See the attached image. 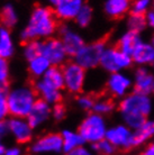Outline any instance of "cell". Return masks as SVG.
I'll use <instances>...</instances> for the list:
<instances>
[{"label":"cell","mask_w":154,"mask_h":155,"mask_svg":"<svg viewBox=\"0 0 154 155\" xmlns=\"http://www.w3.org/2000/svg\"><path fill=\"white\" fill-rule=\"evenodd\" d=\"M58 29V21L54 10L45 6H37L31 12L26 27L20 33L24 43L29 41H45Z\"/></svg>","instance_id":"obj_1"},{"label":"cell","mask_w":154,"mask_h":155,"mask_svg":"<svg viewBox=\"0 0 154 155\" xmlns=\"http://www.w3.org/2000/svg\"><path fill=\"white\" fill-rule=\"evenodd\" d=\"M37 94L34 88L28 85H19L12 88L6 94L9 111L12 117L27 118L37 101Z\"/></svg>","instance_id":"obj_2"},{"label":"cell","mask_w":154,"mask_h":155,"mask_svg":"<svg viewBox=\"0 0 154 155\" xmlns=\"http://www.w3.org/2000/svg\"><path fill=\"white\" fill-rule=\"evenodd\" d=\"M78 132L85 143L95 144L106 138L107 129L102 116L92 113L81 121Z\"/></svg>","instance_id":"obj_3"},{"label":"cell","mask_w":154,"mask_h":155,"mask_svg":"<svg viewBox=\"0 0 154 155\" xmlns=\"http://www.w3.org/2000/svg\"><path fill=\"white\" fill-rule=\"evenodd\" d=\"M109 36H105L95 43L85 45L81 51L74 56V62H77L83 69H93L100 64L101 56L106 50V44Z\"/></svg>","instance_id":"obj_4"},{"label":"cell","mask_w":154,"mask_h":155,"mask_svg":"<svg viewBox=\"0 0 154 155\" xmlns=\"http://www.w3.org/2000/svg\"><path fill=\"white\" fill-rule=\"evenodd\" d=\"M29 152L33 155H54L63 152L61 134L49 133L41 136L31 144Z\"/></svg>","instance_id":"obj_5"},{"label":"cell","mask_w":154,"mask_h":155,"mask_svg":"<svg viewBox=\"0 0 154 155\" xmlns=\"http://www.w3.org/2000/svg\"><path fill=\"white\" fill-rule=\"evenodd\" d=\"M64 77V89L70 93H80L85 81V69L77 62H68L62 68Z\"/></svg>","instance_id":"obj_6"},{"label":"cell","mask_w":154,"mask_h":155,"mask_svg":"<svg viewBox=\"0 0 154 155\" xmlns=\"http://www.w3.org/2000/svg\"><path fill=\"white\" fill-rule=\"evenodd\" d=\"M118 110L125 115H136V116L147 117L151 110V101L147 96L133 93L120 101Z\"/></svg>","instance_id":"obj_7"},{"label":"cell","mask_w":154,"mask_h":155,"mask_svg":"<svg viewBox=\"0 0 154 155\" xmlns=\"http://www.w3.org/2000/svg\"><path fill=\"white\" fill-rule=\"evenodd\" d=\"M131 64L132 60L129 55L120 52L114 46L105 50L100 60V65L106 71L112 72V73H117L118 70L123 68H127Z\"/></svg>","instance_id":"obj_8"},{"label":"cell","mask_w":154,"mask_h":155,"mask_svg":"<svg viewBox=\"0 0 154 155\" xmlns=\"http://www.w3.org/2000/svg\"><path fill=\"white\" fill-rule=\"evenodd\" d=\"M42 55H44L53 66L63 64L69 56L62 41L59 38H49L43 41Z\"/></svg>","instance_id":"obj_9"},{"label":"cell","mask_w":154,"mask_h":155,"mask_svg":"<svg viewBox=\"0 0 154 155\" xmlns=\"http://www.w3.org/2000/svg\"><path fill=\"white\" fill-rule=\"evenodd\" d=\"M8 126H9V134L14 137V140L17 143L26 144L31 142L33 138L34 128L28 123L27 118L12 117L8 120Z\"/></svg>","instance_id":"obj_10"},{"label":"cell","mask_w":154,"mask_h":155,"mask_svg":"<svg viewBox=\"0 0 154 155\" xmlns=\"http://www.w3.org/2000/svg\"><path fill=\"white\" fill-rule=\"evenodd\" d=\"M132 137L133 134H131L129 129L125 126L112 127L106 133V140H109L114 146L119 147L122 152L132 150Z\"/></svg>","instance_id":"obj_11"},{"label":"cell","mask_w":154,"mask_h":155,"mask_svg":"<svg viewBox=\"0 0 154 155\" xmlns=\"http://www.w3.org/2000/svg\"><path fill=\"white\" fill-rule=\"evenodd\" d=\"M60 35H61V41L64 45L66 53L69 56H75V55L81 51V48L85 46V44L83 39L77 31L71 29L68 26H62L60 28Z\"/></svg>","instance_id":"obj_12"},{"label":"cell","mask_w":154,"mask_h":155,"mask_svg":"<svg viewBox=\"0 0 154 155\" xmlns=\"http://www.w3.org/2000/svg\"><path fill=\"white\" fill-rule=\"evenodd\" d=\"M51 117H52V106L42 99H37L32 111L27 116V120L35 129L45 124Z\"/></svg>","instance_id":"obj_13"},{"label":"cell","mask_w":154,"mask_h":155,"mask_svg":"<svg viewBox=\"0 0 154 155\" xmlns=\"http://www.w3.org/2000/svg\"><path fill=\"white\" fill-rule=\"evenodd\" d=\"M34 90L36 94L39 97V99L46 101L51 106L60 104L62 99L61 90L56 89L55 87L47 83L43 78L36 80V82L34 83Z\"/></svg>","instance_id":"obj_14"},{"label":"cell","mask_w":154,"mask_h":155,"mask_svg":"<svg viewBox=\"0 0 154 155\" xmlns=\"http://www.w3.org/2000/svg\"><path fill=\"white\" fill-rule=\"evenodd\" d=\"M83 5L82 0H61L54 6V14L59 19L62 20L75 19Z\"/></svg>","instance_id":"obj_15"},{"label":"cell","mask_w":154,"mask_h":155,"mask_svg":"<svg viewBox=\"0 0 154 155\" xmlns=\"http://www.w3.org/2000/svg\"><path fill=\"white\" fill-rule=\"evenodd\" d=\"M135 0H107L105 4L106 15L114 20L122 19Z\"/></svg>","instance_id":"obj_16"},{"label":"cell","mask_w":154,"mask_h":155,"mask_svg":"<svg viewBox=\"0 0 154 155\" xmlns=\"http://www.w3.org/2000/svg\"><path fill=\"white\" fill-rule=\"evenodd\" d=\"M131 82L126 77H124L119 73H112L107 81L106 90H107L108 96L115 98L119 97L126 92Z\"/></svg>","instance_id":"obj_17"},{"label":"cell","mask_w":154,"mask_h":155,"mask_svg":"<svg viewBox=\"0 0 154 155\" xmlns=\"http://www.w3.org/2000/svg\"><path fill=\"white\" fill-rule=\"evenodd\" d=\"M136 82L134 84V92L147 96L153 90L154 77L146 69H139L135 73Z\"/></svg>","instance_id":"obj_18"},{"label":"cell","mask_w":154,"mask_h":155,"mask_svg":"<svg viewBox=\"0 0 154 155\" xmlns=\"http://www.w3.org/2000/svg\"><path fill=\"white\" fill-rule=\"evenodd\" d=\"M15 53V44L12 39L10 29L6 26H0V58H12Z\"/></svg>","instance_id":"obj_19"},{"label":"cell","mask_w":154,"mask_h":155,"mask_svg":"<svg viewBox=\"0 0 154 155\" xmlns=\"http://www.w3.org/2000/svg\"><path fill=\"white\" fill-rule=\"evenodd\" d=\"M139 44H141V39H139V33L129 31L116 43L114 47L125 54L131 55L134 53L135 48L139 46Z\"/></svg>","instance_id":"obj_20"},{"label":"cell","mask_w":154,"mask_h":155,"mask_svg":"<svg viewBox=\"0 0 154 155\" xmlns=\"http://www.w3.org/2000/svg\"><path fill=\"white\" fill-rule=\"evenodd\" d=\"M62 140H63V152L65 154H70L75 148L82 146L85 143V140L81 137L79 132H73L70 129H64L61 133Z\"/></svg>","instance_id":"obj_21"},{"label":"cell","mask_w":154,"mask_h":155,"mask_svg":"<svg viewBox=\"0 0 154 155\" xmlns=\"http://www.w3.org/2000/svg\"><path fill=\"white\" fill-rule=\"evenodd\" d=\"M52 64L44 55H37L35 58L28 60V71L33 77L41 79L45 75L47 71L50 70Z\"/></svg>","instance_id":"obj_22"},{"label":"cell","mask_w":154,"mask_h":155,"mask_svg":"<svg viewBox=\"0 0 154 155\" xmlns=\"http://www.w3.org/2000/svg\"><path fill=\"white\" fill-rule=\"evenodd\" d=\"M154 135V121H146L142 127L139 128L132 137V150L142 145L150 137Z\"/></svg>","instance_id":"obj_23"},{"label":"cell","mask_w":154,"mask_h":155,"mask_svg":"<svg viewBox=\"0 0 154 155\" xmlns=\"http://www.w3.org/2000/svg\"><path fill=\"white\" fill-rule=\"evenodd\" d=\"M132 55H133L134 62L139 63V64L154 62V46L141 43L139 46L135 48L134 53Z\"/></svg>","instance_id":"obj_24"},{"label":"cell","mask_w":154,"mask_h":155,"mask_svg":"<svg viewBox=\"0 0 154 155\" xmlns=\"http://www.w3.org/2000/svg\"><path fill=\"white\" fill-rule=\"evenodd\" d=\"M43 79L50 83L51 85L55 87L56 89L62 90L64 88V77H63V70L59 66H51Z\"/></svg>","instance_id":"obj_25"},{"label":"cell","mask_w":154,"mask_h":155,"mask_svg":"<svg viewBox=\"0 0 154 155\" xmlns=\"http://www.w3.org/2000/svg\"><path fill=\"white\" fill-rule=\"evenodd\" d=\"M0 20H1L2 26H6L8 28L14 27L17 24V21H18V14H17L15 7L12 4L5 5L4 7L1 8Z\"/></svg>","instance_id":"obj_26"},{"label":"cell","mask_w":154,"mask_h":155,"mask_svg":"<svg viewBox=\"0 0 154 155\" xmlns=\"http://www.w3.org/2000/svg\"><path fill=\"white\" fill-rule=\"evenodd\" d=\"M116 105L114 98L112 97H105L101 99H97L93 106V113L98 114V115H107V114L112 113L115 109Z\"/></svg>","instance_id":"obj_27"},{"label":"cell","mask_w":154,"mask_h":155,"mask_svg":"<svg viewBox=\"0 0 154 155\" xmlns=\"http://www.w3.org/2000/svg\"><path fill=\"white\" fill-rule=\"evenodd\" d=\"M147 23V17L145 14H129L128 27L129 31L135 33H141L145 28Z\"/></svg>","instance_id":"obj_28"},{"label":"cell","mask_w":154,"mask_h":155,"mask_svg":"<svg viewBox=\"0 0 154 155\" xmlns=\"http://www.w3.org/2000/svg\"><path fill=\"white\" fill-rule=\"evenodd\" d=\"M42 43L43 41H38V39L29 41V42L25 43L23 53L27 61L35 58V56H37V55L42 54Z\"/></svg>","instance_id":"obj_29"},{"label":"cell","mask_w":154,"mask_h":155,"mask_svg":"<svg viewBox=\"0 0 154 155\" xmlns=\"http://www.w3.org/2000/svg\"><path fill=\"white\" fill-rule=\"evenodd\" d=\"M92 19V8L89 5H83L80 12H78L77 17H75V23L80 26V27H87L89 24L91 23Z\"/></svg>","instance_id":"obj_30"},{"label":"cell","mask_w":154,"mask_h":155,"mask_svg":"<svg viewBox=\"0 0 154 155\" xmlns=\"http://www.w3.org/2000/svg\"><path fill=\"white\" fill-rule=\"evenodd\" d=\"M92 150L97 153H99L100 155H115L117 147L105 138L98 143L92 144Z\"/></svg>","instance_id":"obj_31"},{"label":"cell","mask_w":154,"mask_h":155,"mask_svg":"<svg viewBox=\"0 0 154 155\" xmlns=\"http://www.w3.org/2000/svg\"><path fill=\"white\" fill-rule=\"evenodd\" d=\"M9 64L7 60L0 58V88L6 89L9 81Z\"/></svg>","instance_id":"obj_32"},{"label":"cell","mask_w":154,"mask_h":155,"mask_svg":"<svg viewBox=\"0 0 154 155\" xmlns=\"http://www.w3.org/2000/svg\"><path fill=\"white\" fill-rule=\"evenodd\" d=\"M96 100L97 98H95L91 94H82V96L78 97L77 104L81 109H83V110H90V109L93 108Z\"/></svg>","instance_id":"obj_33"},{"label":"cell","mask_w":154,"mask_h":155,"mask_svg":"<svg viewBox=\"0 0 154 155\" xmlns=\"http://www.w3.org/2000/svg\"><path fill=\"white\" fill-rule=\"evenodd\" d=\"M149 4H150V0H136L129 14H145Z\"/></svg>","instance_id":"obj_34"},{"label":"cell","mask_w":154,"mask_h":155,"mask_svg":"<svg viewBox=\"0 0 154 155\" xmlns=\"http://www.w3.org/2000/svg\"><path fill=\"white\" fill-rule=\"evenodd\" d=\"M66 115V109L65 107L61 104H56L52 107V117L54 118V120L60 121V120L64 119V117Z\"/></svg>","instance_id":"obj_35"},{"label":"cell","mask_w":154,"mask_h":155,"mask_svg":"<svg viewBox=\"0 0 154 155\" xmlns=\"http://www.w3.org/2000/svg\"><path fill=\"white\" fill-rule=\"evenodd\" d=\"M8 115H10V111H9L7 99H6V96H2L0 97V121L7 119Z\"/></svg>","instance_id":"obj_36"},{"label":"cell","mask_w":154,"mask_h":155,"mask_svg":"<svg viewBox=\"0 0 154 155\" xmlns=\"http://www.w3.org/2000/svg\"><path fill=\"white\" fill-rule=\"evenodd\" d=\"M70 154L71 155H95L91 150L87 148L85 146H83V145L80 146V147L75 148V150H74L73 152H71Z\"/></svg>","instance_id":"obj_37"},{"label":"cell","mask_w":154,"mask_h":155,"mask_svg":"<svg viewBox=\"0 0 154 155\" xmlns=\"http://www.w3.org/2000/svg\"><path fill=\"white\" fill-rule=\"evenodd\" d=\"M9 134V126H8V120L0 121V140H2L6 136Z\"/></svg>","instance_id":"obj_38"},{"label":"cell","mask_w":154,"mask_h":155,"mask_svg":"<svg viewBox=\"0 0 154 155\" xmlns=\"http://www.w3.org/2000/svg\"><path fill=\"white\" fill-rule=\"evenodd\" d=\"M4 155H23V151L18 146H10L6 148Z\"/></svg>","instance_id":"obj_39"},{"label":"cell","mask_w":154,"mask_h":155,"mask_svg":"<svg viewBox=\"0 0 154 155\" xmlns=\"http://www.w3.org/2000/svg\"><path fill=\"white\" fill-rule=\"evenodd\" d=\"M141 155H154V143L150 144Z\"/></svg>","instance_id":"obj_40"},{"label":"cell","mask_w":154,"mask_h":155,"mask_svg":"<svg viewBox=\"0 0 154 155\" xmlns=\"http://www.w3.org/2000/svg\"><path fill=\"white\" fill-rule=\"evenodd\" d=\"M147 21L152 27H154V12H150L147 15Z\"/></svg>","instance_id":"obj_41"},{"label":"cell","mask_w":154,"mask_h":155,"mask_svg":"<svg viewBox=\"0 0 154 155\" xmlns=\"http://www.w3.org/2000/svg\"><path fill=\"white\" fill-rule=\"evenodd\" d=\"M6 146L4 145L2 143V140H0V155H4L5 154V151H6Z\"/></svg>","instance_id":"obj_42"},{"label":"cell","mask_w":154,"mask_h":155,"mask_svg":"<svg viewBox=\"0 0 154 155\" xmlns=\"http://www.w3.org/2000/svg\"><path fill=\"white\" fill-rule=\"evenodd\" d=\"M46 1L49 2V4L52 5V6H55V5H58L59 2L61 1V0H46Z\"/></svg>","instance_id":"obj_43"},{"label":"cell","mask_w":154,"mask_h":155,"mask_svg":"<svg viewBox=\"0 0 154 155\" xmlns=\"http://www.w3.org/2000/svg\"><path fill=\"white\" fill-rule=\"evenodd\" d=\"M2 96H6V89L0 88V97H2Z\"/></svg>","instance_id":"obj_44"},{"label":"cell","mask_w":154,"mask_h":155,"mask_svg":"<svg viewBox=\"0 0 154 155\" xmlns=\"http://www.w3.org/2000/svg\"><path fill=\"white\" fill-rule=\"evenodd\" d=\"M152 43H153V46H154V36H153V38H152Z\"/></svg>","instance_id":"obj_45"},{"label":"cell","mask_w":154,"mask_h":155,"mask_svg":"<svg viewBox=\"0 0 154 155\" xmlns=\"http://www.w3.org/2000/svg\"><path fill=\"white\" fill-rule=\"evenodd\" d=\"M153 92H154V85H153Z\"/></svg>","instance_id":"obj_46"},{"label":"cell","mask_w":154,"mask_h":155,"mask_svg":"<svg viewBox=\"0 0 154 155\" xmlns=\"http://www.w3.org/2000/svg\"><path fill=\"white\" fill-rule=\"evenodd\" d=\"M64 155H71V154H64Z\"/></svg>","instance_id":"obj_47"},{"label":"cell","mask_w":154,"mask_h":155,"mask_svg":"<svg viewBox=\"0 0 154 155\" xmlns=\"http://www.w3.org/2000/svg\"><path fill=\"white\" fill-rule=\"evenodd\" d=\"M153 9H154V4H153Z\"/></svg>","instance_id":"obj_48"},{"label":"cell","mask_w":154,"mask_h":155,"mask_svg":"<svg viewBox=\"0 0 154 155\" xmlns=\"http://www.w3.org/2000/svg\"><path fill=\"white\" fill-rule=\"evenodd\" d=\"M153 63H154V62H153Z\"/></svg>","instance_id":"obj_49"}]
</instances>
